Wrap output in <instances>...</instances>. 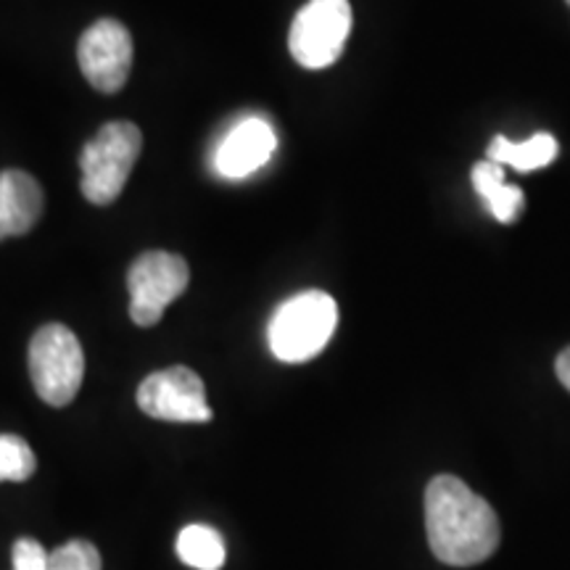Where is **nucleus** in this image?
<instances>
[{"label": "nucleus", "mask_w": 570, "mask_h": 570, "mask_svg": "<svg viewBox=\"0 0 570 570\" xmlns=\"http://www.w3.org/2000/svg\"><path fill=\"white\" fill-rule=\"evenodd\" d=\"M82 344L67 325L48 323L30 341V377L38 396L51 407H67L82 386Z\"/></svg>", "instance_id": "4"}, {"label": "nucleus", "mask_w": 570, "mask_h": 570, "mask_svg": "<svg viewBox=\"0 0 570 570\" xmlns=\"http://www.w3.org/2000/svg\"><path fill=\"white\" fill-rule=\"evenodd\" d=\"M352 21L348 0H309L291 24V56L304 69L331 67L344 53Z\"/></svg>", "instance_id": "5"}, {"label": "nucleus", "mask_w": 570, "mask_h": 570, "mask_svg": "<svg viewBox=\"0 0 570 570\" xmlns=\"http://www.w3.org/2000/svg\"><path fill=\"white\" fill-rule=\"evenodd\" d=\"M104 560L98 547L90 541L75 539L48 554V570H101Z\"/></svg>", "instance_id": "15"}, {"label": "nucleus", "mask_w": 570, "mask_h": 570, "mask_svg": "<svg viewBox=\"0 0 570 570\" xmlns=\"http://www.w3.org/2000/svg\"><path fill=\"white\" fill-rule=\"evenodd\" d=\"M188 283L190 269L183 256L169 252L140 254L127 273L132 323L154 327L164 317V309L185 294Z\"/></svg>", "instance_id": "6"}, {"label": "nucleus", "mask_w": 570, "mask_h": 570, "mask_svg": "<svg viewBox=\"0 0 570 570\" xmlns=\"http://www.w3.org/2000/svg\"><path fill=\"white\" fill-rule=\"evenodd\" d=\"M46 209L40 183L21 169L0 173V240L30 233Z\"/></svg>", "instance_id": "10"}, {"label": "nucleus", "mask_w": 570, "mask_h": 570, "mask_svg": "<svg viewBox=\"0 0 570 570\" xmlns=\"http://www.w3.org/2000/svg\"><path fill=\"white\" fill-rule=\"evenodd\" d=\"M177 558L196 570H219L227 560L223 533L212 525L190 523L177 533Z\"/></svg>", "instance_id": "13"}, {"label": "nucleus", "mask_w": 570, "mask_h": 570, "mask_svg": "<svg viewBox=\"0 0 570 570\" xmlns=\"http://www.w3.org/2000/svg\"><path fill=\"white\" fill-rule=\"evenodd\" d=\"M77 61L88 82L104 96L119 92L132 69V35L122 21L101 19L88 27L77 46Z\"/></svg>", "instance_id": "8"}, {"label": "nucleus", "mask_w": 570, "mask_h": 570, "mask_svg": "<svg viewBox=\"0 0 570 570\" xmlns=\"http://www.w3.org/2000/svg\"><path fill=\"white\" fill-rule=\"evenodd\" d=\"M35 470H38V460H35L32 446L13 433H0V483H21L32 479Z\"/></svg>", "instance_id": "14"}, {"label": "nucleus", "mask_w": 570, "mask_h": 570, "mask_svg": "<svg viewBox=\"0 0 570 570\" xmlns=\"http://www.w3.org/2000/svg\"><path fill=\"white\" fill-rule=\"evenodd\" d=\"M554 370H558V377L560 383L570 391V346L566 348V352H560L558 362H554Z\"/></svg>", "instance_id": "17"}, {"label": "nucleus", "mask_w": 570, "mask_h": 570, "mask_svg": "<svg viewBox=\"0 0 570 570\" xmlns=\"http://www.w3.org/2000/svg\"><path fill=\"white\" fill-rule=\"evenodd\" d=\"M338 325V304L325 291H304L277 306L267 341L281 362H309L331 344Z\"/></svg>", "instance_id": "2"}, {"label": "nucleus", "mask_w": 570, "mask_h": 570, "mask_svg": "<svg viewBox=\"0 0 570 570\" xmlns=\"http://www.w3.org/2000/svg\"><path fill=\"white\" fill-rule=\"evenodd\" d=\"M470 177H473L475 194L487 202L489 212L494 214V219H499L502 225L515 223L518 214L523 212L525 196L523 190L508 183V177H504V167H499V164L489 159L479 161L473 167V173H470Z\"/></svg>", "instance_id": "11"}, {"label": "nucleus", "mask_w": 570, "mask_h": 570, "mask_svg": "<svg viewBox=\"0 0 570 570\" xmlns=\"http://www.w3.org/2000/svg\"><path fill=\"white\" fill-rule=\"evenodd\" d=\"M558 156V140L550 132H537L525 142H512L504 135L491 140L487 159L499 167H512L518 173H533V169L550 167Z\"/></svg>", "instance_id": "12"}, {"label": "nucleus", "mask_w": 570, "mask_h": 570, "mask_svg": "<svg viewBox=\"0 0 570 570\" xmlns=\"http://www.w3.org/2000/svg\"><path fill=\"white\" fill-rule=\"evenodd\" d=\"M425 531L436 560L452 568L489 560L502 539L494 508L458 475H436L428 483Z\"/></svg>", "instance_id": "1"}, {"label": "nucleus", "mask_w": 570, "mask_h": 570, "mask_svg": "<svg viewBox=\"0 0 570 570\" xmlns=\"http://www.w3.org/2000/svg\"><path fill=\"white\" fill-rule=\"evenodd\" d=\"M568 6H570V0H568Z\"/></svg>", "instance_id": "18"}, {"label": "nucleus", "mask_w": 570, "mask_h": 570, "mask_svg": "<svg viewBox=\"0 0 570 570\" xmlns=\"http://www.w3.org/2000/svg\"><path fill=\"white\" fill-rule=\"evenodd\" d=\"M48 552L40 541L19 539L11 550L13 570H48Z\"/></svg>", "instance_id": "16"}, {"label": "nucleus", "mask_w": 570, "mask_h": 570, "mask_svg": "<svg viewBox=\"0 0 570 570\" xmlns=\"http://www.w3.org/2000/svg\"><path fill=\"white\" fill-rule=\"evenodd\" d=\"M277 146L275 130L267 119L248 117L227 132V138L219 142L214 167L227 180H240V177L254 175L256 169L265 167Z\"/></svg>", "instance_id": "9"}, {"label": "nucleus", "mask_w": 570, "mask_h": 570, "mask_svg": "<svg viewBox=\"0 0 570 570\" xmlns=\"http://www.w3.org/2000/svg\"><path fill=\"white\" fill-rule=\"evenodd\" d=\"M138 407L148 417L167 423H209L214 417L204 381L183 365L148 375L138 386Z\"/></svg>", "instance_id": "7"}, {"label": "nucleus", "mask_w": 570, "mask_h": 570, "mask_svg": "<svg viewBox=\"0 0 570 570\" xmlns=\"http://www.w3.org/2000/svg\"><path fill=\"white\" fill-rule=\"evenodd\" d=\"M142 151L140 127L117 119L85 142L80 156L82 196L96 206H109L122 196L127 177Z\"/></svg>", "instance_id": "3"}]
</instances>
